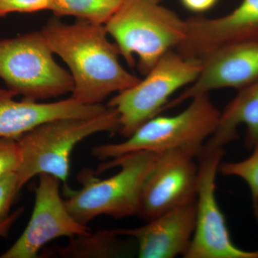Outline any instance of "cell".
Listing matches in <instances>:
<instances>
[{"mask_svg":"<svg viewBox=\"0 0 258 258\" xmlns=\"http://www.w3.org/2000/svg\"><path fill=\"white\" fill-rule=\"evenodd\" d=\"M41 32L69 67L74 83L71 97L80 103L100 104L140 81L120 64L118 46L108 40L104 25L81 19L67 24L54 16Z\"/></svg>","mask_w":258,"mask_h":258,"instance_id":"6da1fadb","label":"cell"},{"mask_svg":"<svg viewBox=\"0 0 258 258\" xmlns=\"http://www.w3.org/2000/svg\"><path fill=\"white\" fill-rule=\"evenodd\" d=\"M160 154L141 151L107 160L98 166L96 174L120 169L108 179H98L85 171L80 176L82 188L64 200L66 208L85 225L101 215L121 219L138 215L144 184Z\"/></svg>","mask_w":258,"mask_h":258,"instance_id":"7a4b0ae2","label":"cell"},{"mask_svg":"<svg viewBox=\"0 0 258 258\" xmlns=\"http://www.w3.org/2000/svg\"><path fill=\"white\" fill-rule=\"evenodd\" d=\"M163 0H125L104 25L120 55L143 76L169 51L176 50L186 36V23Z\"/></svg>","mask_w":258,"mask_h":258,"instance_id":"3957f363","label":"cell"},{"mask_svg":"<svg viewBox=\"0 0 258 258\" xmlns=\"http://www.w3.org/2000/svg\"><path fill=\"white\" fill-rule=\"evenodd\" d=\"M119 128L118 113L108 106L106 111L91 118L50 120L23 134L17 139L22 157L17 171L20 189L42 174L67 182L71 154L78 144L93 134Z\"/></svg>","mask_w":258,"mask_h":258,"instance_id":"277c9868","label":"cell"},{"mask_svg":"<svg viewBox=\"0 0 258 258\" xmlns=\"http://www.w3.org/2000/svg\"><path fill=\"white\" fill-rule=\"evenodd\" d=\"M189 101V106L177 114L153 117L124 142L96 146L93 155L109 160L141 151L162 153L176 149H195L201 154L216 128L220 112L209 94L194 97Z\"/></svg>","mask_w":258,"mask_h":258,"instance_id":"5b68a950","label":"cell"},{"mask_svg":"<svg viewBox=\"0 0 258 258\" xmlns=\"http://www.w3.org/2000/svg\"><path fill=\"white\" fill-rule=\"evenodd\" d=\"M53 54L41 30L0 40V79L7 89L32 101L72 93V76Z\"/></svg>","mask_w":258,"mask_h":258,"instance_id":"8992f818","label":"cell"},{"mask_svg":"<svg viewBox=\"0 0 258 258\" xmlns=\"http://www.w3.org/2000/svg\"><path fill=\"white\" fill-rule=\"evenodd\" d=\"M201 69L200 59L185 57L175 50L164 54L143 80L117 93L107 104L118 113L120 134L127 138L161 114L172 95L192 84Z\"/></svg>","mask_w":258,"mask_h":258,"instance_id":"52a82bcc","label":"cell"},{"mask_svg":"<svg viewBox=\"0 0 258 258\" xmlns=\"http://www.w3.org/2000/svg\"><path fill=\"white\" fill-rule=\"evenodd\" d=\"M224 149L202 151L199 156L196 222L184 258H258V250L237 247L231 239L216 198V177Z\"/></svg>","mask_w":258,"mask_h":258,"instance_id":"ba28073f","label":"cell"},{"mask_svg":"<svg viewBox=\"0 0 258 258\" xmlns=\"http://www.w3.org/2000/svg\"><path fill=\"white\" fill-rule=\"evenodd\" d=\"M33 211L26 228L1 258H36L50 241L90 232L66 208L60 194V180L50 174L39 175Z\"/></svg>","mask_w":258,"mask_h":258,"instance_id":"9c48e42d","label":"cell"},{"mask_svg":"<svg viewBox=\"0 0 258 258\" xmlns=\"http://www.w3.org/2000/svg\"><path fill=\"white\" fill-rule=\"evenodd\" d=\"M200 152L176 149L160 154L144 184L137 216L146 221L166 211L196 201Z\"/></svg>","mask_w":258,"mask_h":258,"instance_id":"30bf717a","label":"cell"},{"mask_svg":"<svg viewBox=\"0 0 258 258\" xmlns=\"http://www.w3.org/2000/svg\"><path fill=\"white\" fill-rule=\"evenodd\" d=\"M200 60L202 69L198 79L168 102L162 112L214 90L234 88L238 91L257 81L258 38L223 45Z\"/></svg>","mask_w":258,"mask_h":258,"instance_id":"8fae6325","label":"cell"},{"mask_svg":"<svg viewBox=\"0 0 258 258\" xmlns=\"http://www.w3.org/2000/svg\"><path fill=\"white\" fill-rule=\"evenodd\" d=\"M186 36L175 50L185 57L200 60L223 45L258 38V0H242L220 18L196 15L186 19Z\"/></svg>","mask_w":258,"mask_h":258,"instance_id":"7c38bea8","label":"cell"},{"mask_svg":"<svg viewBox=\"0 0 258 258\" xmlns=\"http://www.w3.org/2000/svg\"><path fill=\"white\" fill-rule=\"evenodd\" d=\"M196 212L195 201L171 209L141 227L113 230L136 241L139 257H184L195 232Z\"/></svg>","mask_w":258,"mask_h":258,"instance_id":"4fadbf2b","label":"cell"},{"mask_svg":"<svg viewBox=\"0 0 258 258\" xmlns=\"http://www.w3.org/2000/svg\"><path fill=\"white\" fill-rule=\"evenodd\" d=\"M0 88V138L18 139L23 134L46 122L66 118H91L106 111L108 106L83 104L72 97L51 103H39L23 98Z\"/></svg>","mask_w":258,"mask_h":258,"instance_id":"5bb4252c","label":"cell"},{"mask_svg":"<svg viewBox=\"0 0 258 258\" xmlns=\"http://www.w3.org/2000/svg\"><path fill=\"white\" fill-rule=\"evenodd\" d=\"M235 98L220 112L215 132L203 151L224 149L238 137L240 125L245 126L246 147L252 149L258 141V80L238 90Z\"/></svg>","mask_w":258,"mask_h":258,"instance_id":"9a60e30c","label":"cell"},{"mask_svg":"<svg viewBox=\"0 0 258 258\" xmlns=\"http://www.w3.org/2000/svg\"><path fill=\"white\" fill-rule=\"evenodd\" d=\"M121 236L112 230L90 232L71 237L63 247H54V253L66 258H110L125 254V244Z\"/></svg>","mask_w":258,"mask_h":258,"instance_id":"2e32d148","label":"cell"},{"mask_svg":"<svg viewBox=\"0 0 258 258\" xmlns=\"http://www.w3.org/2000/svg\"><path fill=\"white\" fill-rule=\"evenodd\" d=\"M125 0H52L50 11L56 18L76 17L105 25Z\"/></svg>","mask_w":258,"mask_h":258,"instance_id":"e0dca14e","label":"cell"},{"mask_svg":"<svg viewBox=\"0 0 258 258\" xmlns=\"http://www.w3.org/2000/svg\"><path fill=\"white\" fill-rule=\"evenodd\" d=\"M248 157L236 162L220 164L222 175L236 176L243 180L248 186L252 196L254 215L258 220V141L254 144Z\"/></svg>","mask_w":258,"mask_h":258,"instance_id":"ac0fdd59","label":"cell"},{"mask_svg":"<svg viewBox=\"0 0 258 258\" xmlns=\"http://www.w3.org/2000/svg\"><path fill=\"white\" fill-rule=\"evenodd\" d=\"M20 190L17 171L0 176V222L9 216L10 208Z\"/></svg>","mask_w":258,"mask_h":258,"instance_id":"d6986e66","label":"cell"},{"mask_svg":"<svg viewBox=\"0 0 258 258\" xmlns=\"http://www.w3.org/2000/svg\"><path fill=\"white\" fill-rule=\"evenodd\" d=\"M22 157L17 139L0 138V176L18 171Z\"/></svg>","mask_w":258,"mask_h":258,"instance_id":"ffe728a7","label":"cell"},{"mask_svg":"<svg viewBox=\"0 0 258 258\" xmlns=\"http://www.w3.org/2000/svg\"><path fill=\"white\" fill-rule=\"evenodd\" d=\"M52 0H0V18L11 13H35L50 10Z\"/></svg>","mask_w":258,"mask_h":258,"instance_id":"44dd1931","label":"cell"},{"mask_svg":"<svg viewBox=\"0 0 258 258\" xmlns=\"http://www.w3.org/2000/svg\"><path fill=\"white\" fill-rule=\"evenodd\" d=\"M219 0H179L181 5L189 12L201 15L216 6Z\"/></svg>","mask_w":258,"mask_h":258,"instance_id":"7402d4cb","label":"cell"},{"mask_svg":"<svg viewBox=\"0 0 258 258\" xmlns=\"http://www.w3.org/2000/svg\"><path fill=\"white\" fill-rule=\"evenodd\" d=\"M23 208H19L16 211L7 217L5 220L0 222V237H5L8 235L12 226L14 225L15 222L23 215Z\"/></svg>","mask_w":258,"mask_h":258,"instance_id":"603a6c76","label":"cell"}]
</instances>
